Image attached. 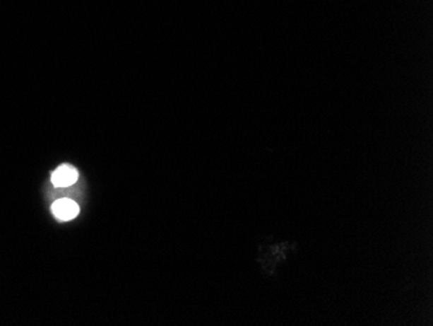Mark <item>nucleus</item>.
I'll return each instance as SVG.
<instances>
[{"mask_svg":"<svg viewBox=\"0 0 433 326\" xmlns=\"http://www.w3.org/2000/svg\"><path fill=\"white\" fill-rule=\"evenodd\" d=\"M45 197L46 199L51 203L56 199L60 198H71V199L77 200L81 206H83L85 200H86L87 183L85 177L82 175L81 180L73 186L68 187H52L45 185Z\"/></svg>","mask_w":433,"mask_h":326,"instance_id":"nucleus-1","label":"nucleus"},{"mask_svg":"<svg viewBox=\"0 0 433 326\" xmlns=\"http://www.w3.org/2000/svg\"><path fill=\"white\" fill-rule=\"evenodd\" d=\"M81 204L71 198H60L49 204V214L59 223H71L81 214Z\"/></svg>","mask_w":433,"mask_h":326,"instance_id":"nucleus-2","label":"nucleus"},{"mask_svg":"<svg viewBox=\"0 0 433 326\" xmlns=\"http://www.w3.org/2000/svg\"><path fill=\"white\" fill-rule=\"evenodd\" d=\"M81 177L82 175L78 168L71 163H63L49 172V178L46 185L52 187H68L78 182Z\"/></svg>","mask_w":433,"mask_h":326,"instance_id":"nucleus-3","label":"nucleus"}]
</instances>
